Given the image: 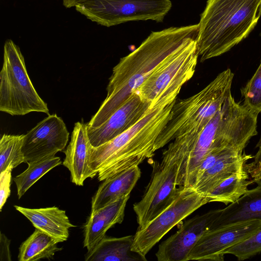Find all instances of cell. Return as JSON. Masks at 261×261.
<instances>
[{"label":"cell","instance_id":"1","mask_svg":"<svg viewBox=\"0 0 261 261\" xmlns=\"http://www.w3.org/2000/svg\"><path fill=\"white\" fill-rule=\"evenodd\" d=\"M198 32V24L152 32L140 46L120 59L109 78L106 98L87 124H103L141 85L151 70L186 38Z\"/></svg>","mask_w":261,"mask_h":261},{"label":"cell","instance_id":"2","mask_svg":"<svg viewBox=\"0 0 261 261\" xmlns=\"http://www.w3.org/2000/svg\"><path fill=\"white\" fill-rule=\"evenodd\" d=\"M256 133L255 122L251 112L236 102L231 95L229 96L201 131L175 138L185 152L178 187L193 188L197 169L211 151L219 148L244 150Z\"/></svg>","mask_w":261,"mask_h":261},{"label":"cell","instance_id":"3","mask_svg":"<svg viewBox=\"0 0 261 261\" xmlns=\"http://www.w3.org/2000/svg\"><path fill=\"white\" fill-rule=\"evenodd\" d=\"M176 95L159 99L143 117L111 141L92 147L89 167L91 178L99 181L152 157L158 137L167 123Z\"/></svg>","mask_w":261,"mask_h":261},{"label":"cell","instance_id":"4","mask_svg":"<svg viewBox=\"0 0 261 261\" xmlns=\"http://www.w3.org/2000/svg\"><path fill=\"white\" fill-rule=\"evenodd\" d=\"M261 16V0H207L196 37L200 61L222 55L246 38Z\"/></svg>","mask_w":261,"mask_h":261},{"label":"cell","instance_id":"5","mask_svg":"<svg viewBox=\"0 0 261 261\" xmlns=\"http://www.w3.org/2000/svg\"><path fill=\"white\" fill-rule=\"evenodd\" d=\"M233 76V73L227 68L194 95L176 100L170 118L157 138L155 150L177 137L201 131L231 94Z\"/></svg>","mask_w":261,"mask_h":261},{"label":"cell","instance_id":"6","mask_svg":"<svg viewBox=\"0 0 261 261\" xmlns=\"http://www.w3.org/2000/svg\"><path fill=\"white\" fill-rule=\"evenodd\" d=\"M184 158L182 147L174 139L164 150L161 161L152 162L150 181L141 199L133 205L138 229L146 226L178 196L181 189L178 187V178Z\"/></svg>","mask_w":261,"mask_h":261},{"label":"cell","instance_id":"7","mask_svg":"<svg viewBox=\"0 0 261 261\" xmlns=\"http://www.w3.org/2000/svg\"><path fill=\"white\" fill-rule=\"evenodd\" d=\"M0 111L12 116L34 112L49 115L47 103L39 95L29 76L19 47L11 39L6 40L4 47Z\"/></svg>","mask_w":261,"mask_h":261},{"label":"cell","instance_id":"8","mask_svg":"<svg viewBox=\"0 0 261 261\" xmlns=\"http://www.w3.org/2000/svg\"><path fill=\"white\" fill-rule=\"evenodd\" d=\"M197 35V32L186 38L134 91L150 103V107L161 98L177 95L182 86L193 76L199 58Z\"/></svg>","mask_w":261,"mask_h":261},{"label":"cell","instance_id":"9","mask_svg":"<svg viewBox=\"0 0 261 261\" xmlns=\"http://www.w3.org/2000/svg\"><path fill=\"white\" fill-rule=\"evenodd\" d=\"M171 7L170 0H85L74 7L91 21L110 27L132 21L161 22Z\"/></svg>","mask_w":261,"mask_h":261},{"label":"cell","instance_id":"10","mask_svg":"<svg viewBox=\"0 0 261 261\" xmlns=\"http://www.w3.org/2000/svg\"><path fill=\"white\" fill-rule=\"evenodd\" d=\"M210 202L192 188H181L174 202L134 235L132 250L146 260L151 249L174 226L202 205Z\"/></svg>","mask_w":261,"mask_h":261},{"label":"cell","instance_id":"11","mask_svg":"<svg viewBox=\"0 0 261 261\" xmlns=\"http://www.w3.org/2000/svg\"><path fill=\"white\" fill-rule=\"evenodd\" d=\"M69 132L63 119L48 115L24 135L22 152L25 163L54 156L65 148Z\"/></svg>","mask_w":261,"mask_h":261},{"label":"cell","instance_id":"12","mask_svg":"<svg viewBox=\"0 0 261 261\" xmlns=\"http://www.w3.org/2000/svg\"><path fill=\"white\" fill-rule=\"evenodd\" d=\"M261 228V221L235 223L210 230L190 251L188 260H224L223 252L250 237Z\"/></svg>","mask_w":261,"mask_h":261},{"label":"cell","instance_id":"13","mask_svg":"<svg viewBox=\"0 0 261 261\" xmlns=\"http://www.w3.org/2000/svg\"><path fill=\"white\" fill-rule=\"evenodd\" d=\"M222 209L211 210L186 221L163 242L155 253L159 261H188V255L201 237L211 230Z\"/></svg>","mask_w":261,"mask_h":261},{"label":"cell","instance_id":"14","mask_svg":"<svg viewBox=\"0 0 261 261\" xmlns=\"http://www.w3.org/2000/svg\"><path fill=\"white\" fill-rule=\"evenodd\" d=\"M150 106L136 92H133L101 125L87 127L92 146H99L128 130L143 117Z\"/></svg>","mask_w":261,"mask_h":261},{"label":"cell","instance_id":"15","mask_svg":"<svg viewBox=\"0 0 261 261\" xmlns=\"http://www.w3.org/2000/svg\"><path fill=\"white\" fill-rule=\"evenodd\" d=\"M87 124L81 122L74 124L70 143L64 151L63 165L70 171L71 181L82 186L84 181L91 178L89 162L91 148Z\"/></svg>","mask_w":261,"mask_h":261},{"label":"cell","instance_id":"16","mask_svg":"<svg viewBox=\"0 0 261 261\" xmlns=\"http://www.w3.org/2000/svg\"><path fill=\"white\" fill-rule=\"evenodd\" d=\"M129 195L123 197L106 206L91 212L84 226V247L88 251L92 250L105 237L108 229L122 222Z\"/></svg>","mask_w":261,"mask_h":261},{"label":"cell","instance_id":"17","mask_svg":"<svg viewBox=\"0 0 261 261\" xmlns=\"http://www.w3.org/2000/svg\"><path fill=\"white\" fill-rule=\"evenodd\" d=\"M16 210L28 219L33 226L60 243L65 241L69 235V229L75 227L66 214V212L56 206L30 208L15 205Z\"/></svg>","mask_w":261,"mask_h":261},{"label":"cell","instance_id":"18","mask_svg":"<svg viewBox=\"0 0 261 261\" xmlns=\"http://www.w3.org/2000/svg\"><path fill=\"white\" fill-rule=\"evenodd\" d=\"M141 174V170L137 166L128 168L103 180L92 198L91 212L129 195Z\"/></svg>","mask_w":261,"mask_h":261},{"label":"cell","instance_id":"19","mask_svg":"<svg viewBox=\"0 0 261 261\" xmlns=\"http://www.w3.org/2000/svg\"><path fill=\"white\" fill-rule=\"evenodd\" d=\"M253 157L244 151L235 150L230 152L206 170L198 178L192 189L207 197L223 181L243 169L246 162Z\"/></svg>","mask_w":261,"mask_h":261},{"label":"cell","instance_id":"20","mask_svg":"<svg viewBox=\"0 0 261 261\" xmlns=\"http://www.w3.org/2000/svg\"><path fill=\"white\" fill-rule=\"evenodd\" d=\"M253 220L261 221V186L258 185L222 209L211 230Z\"/></svg>","mask_w":261,"mask_h":261},{"label":"cell","instance_id":"21","mask_svg":"<svg viewBox=\"0 0 261 261\" xmlns=\"http://www.w3.org/2000/svg\"><path fill=\"white\" fill-rule=\"evenodd\" d=\"M134 235L120 238L105 237L85 254L86 261L146 260L132 250Z\"/></svg>","mask_w":261,"mask_h":261},{"label":"cell","instance_id":"22","mask_svg":"<svg viewBox=\"0 0 261 261\" xmlns=\"http://www.w3.org/2000/svg\"><path fill=\"white\" fill-rule=\"evenodd\" d=\"M60 243L50 236L35 228L33 233L22 243L19 248V261H35L53 259L56 252L62 250Z\"/></svg>","mask_w":261,"mask_h":261},{"label":"cell","instance_id":"23","mask_svg":"<svg viewBox=\"0 0 261 261\" xmlns=\"http://www.w3.org/2000/svg\"><path fill=\"white\" fill-rule=\"evenodd\" d=\"M245 168L232 174L215 188L207 196L209 202H220L226 205L238 199L248 190L252 181Z\"/></svg>","mask_w":261,"mask_h":261},{"label":"cell","instance_id":"24","mask_svg":"<svg viewBox=\"0 0 261 261\" xmlns=\"http://www.w3.org/2000/svg\"><path fill=\"white\" fill-rule=\"evenodd\" d=\"M25 170L13 178L17 188V194L20 199L25 192L41 177L55 167L61 165V159L52 156L27 163Z\"/></svg>","mask_w":261,"mask_h":261},{"label":"cell","instance_id":"25","mask_svg":"<svg viewBox=\"0 0 261 261\" xmlns=\"http://www.w3.org/2000/svg\"><path fill=\"white\" fill-rule=\"evenodd\" d=\"M24 135L4 134L0 140V172L25 163L22 152Z\"/></svg>","mask_w":261,"mask_h":261},{"label":"cell","instance_id":"26","mask_svg":"<svg viewBox=\"0 0 261 261\" xmlns=\"http://www.w3.org/2000/svg\"><path fill=\"white\" fill-rule=\"evenodd\" d=\"M241 93L244 98V105L261 113V61L255 73L241 89Z\"/></svg>","mask_w":261,"mask_h":261},{"label":"cell","instance_id":"27","mask_svg":"<svg viewBox=\"0 0 261 261\" xmlns=\"http://www.w3.org/2000/svg\"><path fill=\"white\" fill-rule=\"evenodd\" d=\"M261 253V228L244 241L229 247L223 255L230 254L243 260Z\"/></svg>","mask_w":261,"mask_h":261},{"label":"cell","instance_id":"28","mask_svg":"<svg viewBox=\"0 0 261 261\" xmlns=\"http://www.w3.org/2000/svg\"><path fill=\"white\" fill-rule=\"evenodd\" d=\"M13 168L9 167L0 172V210L2 211L10 195Z\"/></svg>","mask_w":261,"mask_h":261},{"label":"cell","instance_id":"29","mask_svg":"<svg viewBox=\"0 0 261 261\" xmlns=\"http://www.w3.org/2000/svg\"><path fill=\"white\" fill-rule=\"evenodd\" d=\"M10 240L6 235L1 232L0 236V260L11 261V255L10 250Z\"/></svg>","mask_w":261,"mask_h":261},{"label":"cell","instance_id":"30","mask_svg":"<svg viewBox=\"0 0 261 261\" xmlns=\"http://www.w3.org/2000/svg\"><path fill=\"white\" fill-rule=\"evenodd\" d=\"M246 171L252 177V181L261 186V161L256 165L247 167L244 166Z\"/></svg>","mask_w":261,"mask_h":261},{"label":"cell","instance_id":"31","mask_svg":"<svg viewBox=\"0 0 261 261\" xmlns=\"http://www.w3.org/2000/svg\"><path fill=\"white\" fill-rule=\"evenodd\" d=\"M85 0H63V5L66 8L74 7L77 4Z\"/></svg>","mask_w":261,"mask_h":261},{"label":"cell","instance_id":"32","mask_svg":"<svg viewBox=\"0 0 261 261\" xmlns=\"http://www.w3.org/2000/svg\"><path fill=\"white\" fill-rule=\"evenodd\" d=\"M253 158H254V161L250 164H245V166L247 167L252 166L261 161V149L258 150V151L256 152L255 155L253 156Z\"/></svg>","mask_w":261,"mask_h":261},{"label":"cell","instance_id":"33","mask_svg":"<svg viewBox=\"0 0 261 261\" xmlns=\"http://www.w3.org/2000/svg\"><path fill=\"white\" fill-rule=\"evenodd\" d=\"M256 147L258 148V150L261 149V132L259 140L256 145Z\"/></svg>","mask_w":261,"mask_h":261}]
</instances>
